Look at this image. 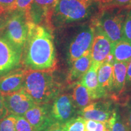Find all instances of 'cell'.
<instances>
[{
	"instance_id": "obj_18",
	"label": "cell",
	"mask_w": 131,
	"mask_h": 131,
	"mask_svg": "<svg viewBox=\"0 0 131 131\" xmlns=\"http://www.w3.org/2000/svg\"><path fill=\"white\" fill-rule=\"evenodd\" d=\"M101 65L92 63L91 68L79 82L89 90L93 100L100 99L98 80V70Z\"/></svg>"
},
{
	"instance_id": "obj_23",
	"label": "cell",
	"mask_w": 131,
	"mask_h": 131,
	"mask_svg": "<svg viewBox=\"0 0 131 131\" xmlns=\"http://www.w3.org/2000/svg\"><path fill=\"white\" fill-rule=\"evenodd\" d=\"M86 119L81 117H75L65 123L67 131H84Z\"/></svg>"
},
{
	"instance_id": "obj_32",
	"label": "cell",
	"mask_w": 131,
	"mask_h": 131,
	"mask_svg": "<svg viewBox=\"0 0 131 131\" xmlns=\"http://www.w3.org/2000/svg\"><path fill=\"white\" fill-rule=\"evenodd\" d=\"M44 131H67L65 123L54 122L47 127Z\"/></svg>"
},
{
	"instance_id": "obj_33",
	"label": "cell",
	"mask_w": 131,
	"mask_h": 131,
	"mask_svg": "<svg viewBox=\"0 0 131 131\" xmlns=\"http://www.w3.org/2000/svg\"><path fill=\"white\" fill-rule=\"evenodd\" d=\"M123 121L126 125L128 131H131V103L127 106Z\"/></svg>"
},
{
	"instance_id": "obj_31",
	"label": "cell",
	"mask_w": 131,
	"mask_h": 131,
	"mask_svg": "<svg viewBox=\"0 0 131 131\" xmlns=\"http://www.w3.org/2000/svg\"><path fill=\"white\" fill-rule=\"evenodd\" d=\"M9 15L8 13L0 15V37L4 35Z\"/></svg>"
},
{
	"instance_id": "obj_36",
	"label": "cell",
	"mask_w": 131,
	"mask_h": 131,
	"mask_svg": "<svg viewBox=\"0 0 131 131\" xmlns=\"http://www.w3.org/2000/svg\"><path fill=\"white\" fill-rule=\"evenodd\" d=\"M124 8H127V9H131V2L130 3V4L129 5H127L126 7H125Z\"/></svg>"
},
{
	"instance_id": "obj_1",
	"label": "cell",
	"mask_w": 131,
	"mask_h": 131,
	"mask_svg": "<svg viewBox=\"0 0 131 131\" xmlns=\"http://www.w3.org/2000/svg\"><path fill=\"white\" fill-rule=\"evenodd\" d=\"M57 57L53 37L48 29L29 21L21 64L27 70L53 71Z\"/></svg>"
},
{
	"instance_id": "obj_2",
	"label": "cell",
	"mask_w": 131,
	"mask_h": 131,
	"mask_svg": "<svg viewBox=\"0 0 131 131\" xmlns=\"http://www.w3.org/2000/svg\"><path fill=\"white\" fill-rule=\"evenodd\" d=\"M53 72L26 70L23 89L36 104H50L61 91Z\"/></svg>"
},
{
	"instance_id": "obj_29",
	"label": "cell",
	"mask_w": 131,
	"mask_h": 131,
	"mask_svg": "<svg viewBox=\"0 0 131 131\" xmlns=\"http://www.w3.org/2000/svg\"><path fill=\"white\" fill-rule=\"evenodd\" d=\"M0 6L6 13L10 14L16 10V0H0Z\"/></svg>"
},
{
	"instance_id": "obj_27",
	"label": "cell",
	"mask_w": 131,
	"mask_h": 131,
	"mask_svg": "<svg viewBox=\"0 0 131 131\" xmlns=\"http://www.w3.org/2000/svg\"><path fill=\"white\" fill-rule=\"evenodd\" d=\"M123 37L131 41V10L127 13L124 19Z\"/></svg>"
},
{
	"instance_id": "obj_19",
	"label": "cell",
	"mask_w": 131,
	"mask_h": 131,
	"mask_svg": "<svg viewBox=\"0 0 131 131\" xmlns=\"http://www.w3.org/2000/svg\"><path fill=\"white\" fill-rule=\"evenodd\" d=\"M111 54L114 61L129 62L131 60V41L122 37L112 43Z\"/></svg>"
},
{
	"instance_id": "obj_11",
	"label": "cell",
	"mask_w": 131,
	"mask_h": 131,
	"mask_svg": "<svg viewBox=\"0 0 131 131\" xmlns=\"http://www.w3.org/2000/svg\"><path fill=\"white\" fill-rule=\"evenodd\" d=\"M50 104H36L24 115L37 131H44L53 121L50 114Z\"/></svg>"
},
{
	"instance_id": "obj_14",
	"label": "cell",
	"mask_w": 131,
	"mask_h": 131,
	"mask_svg": "<svg viewBox=\"0 0 131 131\" xmlns=\"http://www.w3.org/2000/svg\"><path fill=\"white\" fill-rule=\"evenodd\" d=\"M26 70L21 67L0 77V92L7 95L23 89Z\"/></svg>"
},
{
	"instance_id": "obj_35",
	"label": "cell",
	"mask_w": 131,
	"mask_h": 131,
	"mask_svg": "<svg viewBox=\"0 0 131 131\" xmlns=\"http://www.w3.org/2000/svg\"><path fill=\"white\" fill-rule=\"evenodd\" d=\"M6 14V12L4 10V9H3L2 7L0 6V15L1 14Z\"/></svg>"
},
{
	"instance_id": "obj_30",
	"label": "cell",
	"mask_w": 131,
	"mask_h": 131,
	"mask_svg": "<svg viewBox=\"0 0 131 131\" xmlns=\"http://www.w3.org/2000/svg\"><path fill=\"white\" fill-rule=\"evenodd\" d=\"M9 112L6 107L4 95L0 92V120L7 117Z\"/></svg>"
},
{
	"instance_id": "obj_24",
	"label": "cell",
	"mask_w": 131,
	"mask_h": 131,
	"mask_svg": "<svg viewBox=\"0 0 131 131\" xmlns=\"http://www.w3.org/2000/svg\"><path fill=\"white\" fill-rule=\"evenodd\" d=\"M16 116L12 114L8 115L0 120V131H16Z\"/></svg>"
},
{
	"instance_id": "obj_7",
	"label": "cell",
	"mask_w": 131,
	"mask_h": 131,
	"mask_svg": "<svg viewBox=\"0 0 131 131\" xmlns=\"http://www.w3.org/2000/svg\"><path fill=\"white\" fill-rule=\"evenodd\" d=\"M94 32V26H88L81 29L75 36L69 46L68 61L70 64L91 51Z\"/></svg>"
},
{
	"instance_id": "obj_5",
	"label": "cell",
	"mask_w": 131,
	"mask_h": 131,
	"mask_svg": "<svg viewBox=\"0 0 131 131\" xmlns=\"http://www.w3.org/2000/svg\"><path fill=\"white\" fill-rule=\"evenodd\" d=\"M29 21H31L30 17L25 13L17 10L10 13L3 36L12 43L23 48L27 39Z\"/></svg>"
},
{
	"instance_id": "obj_34",
	"label": "cell",
	"mask_w": 131,
	"mask_h": 131,
	"mask_svg": "<svg viewBox=\"0 0 131 131\" xmlns=\"http://www.w3.org/2000/svg\"><path fill=\"white\" fill-rule=\"evenodd\" d=\"M126 83L128 84H131V60L129 61L127 68Z\"/></svg>"
},
{
	"instance_id": "obj_8",
	"label": "cell",
	"mask_w": 131,
	"mask_h": 131,
	"mask_svg": "<svg viewBox=\"0 0 131 131\" xmlns=\"http://www.w3.org/2000/svg\"><path fill=\"white\" fill-rule=\"evenodd\" d=\"M77 109L69 94H59L50 104V114L53 122L66 123L75 117Z\"/></svg>"
},
{
	"instance_id": "obj_13",
	"label": "cell",
	"mask_w": 131,
	"mask_h": 131,
	"mask_svg": "<svg viewBox=\"0 0 131 131\" xmlns=\"http://www.w3.org/2000/svg\"><path fill=\"white\" fill-rule=\"evenodd\" d=\"M115 108L110 102L99 101L92 103L87 107L79 110L78 114L85 119H91L98 122H107L112 116Z\"/></svg>"
},
{
	"instance_id": "obj_3",
	"label": "cell",
	"mask_w": 131,
	"mask_h": 131,
	"mask_svg": "<svg viewBox=\"0 0 131 131\" xmlns=\"http://www.w3.org/2000/svg\"><path fill=\"white\" fill-rule=\"evenodd\" d=\"M95 0H58L52 13L50 28L84 20L91 15Z\"/></svg>"
},
{
	"instance_id": "obj_10",
	"label": "cell",
	"mask_w": 131,
	"mask_h": 131,
	"mask_svg": "<svg viewBox=\"0 0 131 131\" xmlns=\"http://www.w3.org/2000/svg\"><path fill=\"white\" fill-rule=\"evenodd\" d=\"M91 49L92 63L101 65L111 55L112 42L95 26Z\"/></svg>"
},
{
	"instance_id": "obj_25",
	"label": "cell",
	"mask_w": 131,
	"mask_h": 131,
	"mask_svg": "<svg viewBox=\"0 0 131 131\" xmlns=\"http://www.w3.org/2000/svg\"><path fill=\"white\" fill-rule=\"evenodd\" d=\"M84 131H108L106 122H98L86 119Z\"/></svg>"
},
{
	"instance_id": "obj_6",
	"label": "cell",
	"mask_w": 131,
	"mask_h": 131,
	"mask_svg": "<svg viewBox=\"0 0 131 131\" xmlns=\"http://www.w3.org/2000/svg\"><path fill=\"white\" fill-rule=\"evenodd\" d=\"M23 47L0 37V77L21 67Z\"/></svg>"
},
{
	"instance_id": "obj_12",
	"label": "cell",
	"mask_w": 131,
	"mask_h": 131,
	"mask_svg": "<svg viewBox=\"0 0 131 131\" xmlns=\"http://www.w3.org/2000/svg\"><path fill=\"white\" fill-rule=\"evenodd\" d=\"M58 2V0H33L29 12L30 20L39 25L45 23L50 28V18Z\"/></svg>"
},
{
	"instance_id": "obj_17",
	"label": "cell",
	"mask_w": 131,
	"mask_h": 131,
	"mask_svg": "<svg viewBox=\"0 0 131 131\" xmlns=\"http://www.w3.org/2000/svg\"><path fill=\"white\" fill-rule=\"evenodd\" d=\"M129 62L114 61L113 63V85L112 92L114 95L121 94L124 91L126 83L127 68Z\"/></svg>"
},
{
	"instance_id": "obj_21",
	"label": "cell",
	"mask_w": 131,
	"mask_h": 131,
	"mask_svg": "<svg viewBox=\"0 0 131 131\" xmlns=\"http://www.w3.org/2000/svg\"><path fill=\"white\" fill-rule=\"evenodd\" d=\"M106 123L108 131H128L126 125L121 118L117 108H115L112 116Z\"/></svg>"
},
{
	"instance_id": "obj_28",
	"label": "cell",
	"mask_w": 131,
	"mask_h": 131,
	"mask_svg": "<svg viewBox=\"0 0 131 131\" xmlns=\"http://www.w3.org/2000/svg\"><path fill=\"white\" fill-rule=\"evenodd\" d=\"M33 0H16V10L25 13L29 16V12Z\"/></svg>"
},
{
	"instance_id": "obj_20",
	"label": "cell",
	"mask_w": 131,
	"mask_h": 131,
	"mask_svg": "<svg viewBox=\"0 0 131 131\" xmlns=\"http://www.w3.org/2000/svg\"><path fill=\"white\" fill-rule=\"evenodd\" d=\"M72 85H73V87L71 96L77 109L81 110L92 103L94 100L92 98L89 90L86 87L81 84L79 81Z\"/></svg>"
},
{
	"instance_id": "obj_9",
	"label": "cell",
	"mask_w": 131,
	"mask_h": 131,
	"mask_svg": "<svg viewBox=\"0 0 131 131\" xmlns=\"http://www.w3.org/2000/svg\"><path fill=\"white\" fill-rule=\"evenodd\" d=\"M9 114L24 117L26 112L35 105L32 98L23 89L7 95H3Z\"/></svg>"
},
{
	"instance_id": "obj_16",
	"label": "cell",
	"mask_w": 131,
	"mask_h": 131,
	"mask_svg": "<svg viewBox=\"0 0 131 131\" xmlns=\"http://www.w3.org/2000/svg\"><path fill=\"white\" fill-rule=\"evenodd\" d=\"M91 51L75 60L71 64L72 66L67 78L69 84L72 85L79 81L91 68Z\"/></svg>"
},
{
	"instance_id": "obj_22",
	"label": "cell",
	"mask_w": 131,
	"mask_h": 131,
	"mask_svg": "<svg viewBox=\"0 0 131 131\" xmlns=\"http://www.w3.org/2000/svg\"><path fill=\"white\" fill-rule=\"evenodd\" d=\"M100 10H107L114 8L126 7L130 4L131 0H95Z\"/></svg>"
},
{
	"instance_id": "obj_4",
	"label": "cell",
	"mask_w": 131,
	"mask_h": 131,
	"mask_svg": "<svg viewBox=\"0 0 131 131\" xmlns=\"http://www.w3.org/2000/svg\"><path fill=\"white\" fill-rule=\"evenodd\" d=\"M104 10L95 26L99 29L109 40L115 42L122 39L126 13L112 9Z\"/></svg>"
},
{
	"instance_id": "obj_15",
	"label": "cell",
	"mask_w": 131,
	"mask_h": 131,
	"mask_svg": "<svg viewBox=\"0 0 131 131\" xmlns=\"http://www.w3.org/2000/svg\"><path fill=\"white\" fill-rule=\"evenodd\" d=\"M114 62L105 61L98 70V86L101 98L106 96L109 93L112 92Z\"/></svg>"
},
{
	"instance_id": "obj_26",
	"label": "cell",
	"mask_w": 131,
	"mask_h": 131,
	"mask_svg": "<svg viewBox=\"0 0 131 131\" xmlns=\"http://www.w3.org/2000/svg\"><path fill=\"white\" fill-rule=\"evenodd\" d=\"M16 131H37L24 117H16Z\"/></svg>"
}]
</instances>
